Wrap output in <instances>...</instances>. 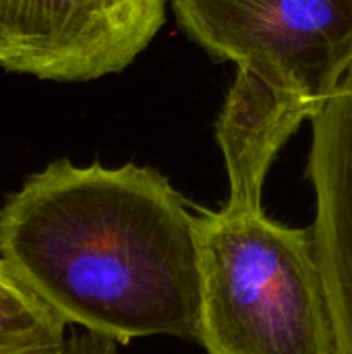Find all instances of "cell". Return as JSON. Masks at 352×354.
<instances>
[{
  "label": "cell",
  "mask_w": 352,
  "mask_h": 354,
  "mask_svg": "<svg viewBox=\"0 0 352 354\" xmlns=\"http://www.w3.org/2000/svg\"><path fill=\"white\" fill-rule=\"evenodd\" d=\"M0 259L64 326L197 340L195 212L156 168L50 162L0 203Z\"/></svg>",
  "instance_id": "6da1fadb"
},
{
  "label": "cell",
  "mask_w": 352,
  "mask_h": 354,
  "mask_svg": "<svg viewBox=\"0 0 352 354\" xmlns=\"http://www.w3.org/2000/svg\"><path fill=\"white\" fill-rule=\"evenodd\" d=\"M193 212L205 354H336L311 228L228 203Z\"/></svg>",
  "instance_id": "7a4b0ae2"
},
{
  "label": "cell",
  "mask_w": 352,
  "mask_h": 354,
  "mask_svg": "<svg viewBox=\"0 0 352 354\" xmlns=\"http://www.w3.org/2000/svg\"><path fill=\"white\" fill-rule=\"evenodd\" d=\"M210 54L307 102L315 114L352 71V0H172Z\"/></svg>",
  "instance_id": "3957f363"
},
{
  "label": "cell",
  "mask_w": 352,
  "mask_h": 354,
  "mask_svg": "<svg viewBox=\"0 0 352 354\" xmlns=\"http://www.w3.org/2000/svg\"><path fill=\"white\" fill-rule=\"evenodd\" d=\"M164 15L166 0H0V68L60 83L120 73Z\"/></svg>",
  "instance_id": "277c9868"
},
{
  "label": "cell",
  "mask_w": 352,
  "mask_h": 354,
  "mask_svg": "<svg viewBox=\"0 0 352 354\" xmlns=\"http://www.w3.org/2000/svg\"><path fill=\"white\" fill-rule=\"evenodd\" d=\"M305 172L315 195L311 230L336 354H352V71L311 118Z\"/></svg>",
  "instance_id": "5b68a950"
},
{
  "label": "cell",
  "mask_w": 352,
  "mask_h": 354,
  "mask_svg": "<svg viewBox=\"0 0 352 354\" xmlns=\"http://www.w3.org/2000/svg\"><path fill=\"white\" fill-rule=\"evenodd\" d=\"M315 110L297 95L280 91L237 68L216 122V139L228 176V205L263 209V185L280 149Z\"/></svg>",
  "instance_id": "8992f818"
},
{
  "label": "cell",
  "mask_w": 352,
  "mask_h": 354,
  "mask_svg": "<svg viewBox=\"0 0 352 354\" xmlns=\"http://www.w3.org/2000/svg\"><path fill=\"white\" fill-rule=\"evenodd\" d=\"M66 336V326L0 259V336Z\"/></svg>",
  "instance_id": "52a82bcc"
},
{
  "label": "cell",
  "mask_w": 352,
  "mask_h": 354,
  "mask_svg": "<svg viewBox=\"0 0 352 354\" xmlns=\"http://www.w3.org/2000/svg\"><path fill=\"white\" fill-rule=\"evenodd\" d=\"M66 336H39L2 344L0 354H64Z\"/></svg>",
  "instance_id": "ba28073f"
},
{
  "label": "cell",
  "mask_w": 352,
  "mask_h": 354,
  "mask_svg": "<svg viewBox=\"0 0 352 354\" xmlns=\"http://www.w3.org/2000/svg\"><path fill=\"white\" fill-rule=\"evenodd\" d=\"M64 354H118V344L110 338L83 330L66 338Z\"/></svg>",
  "instance_id": "9c48e42d"
},
{
  "label": "cell",
  "mask_w": 352,
  "mask_h": 354,
  "mask_svg": "<svg viewBox=\"0 0 352 354\" xmlns=\"http://www.w3.org/2000/svg\"><path fill=\"white\" fill-rule=\"evenodd\" d=\"M44 336H50V334H44ZM27 338H39V336H0V346L10 344V342H19V340H27Z\"/></svg>",
  "instance_id": "30bf717a"
}]
</instances>
